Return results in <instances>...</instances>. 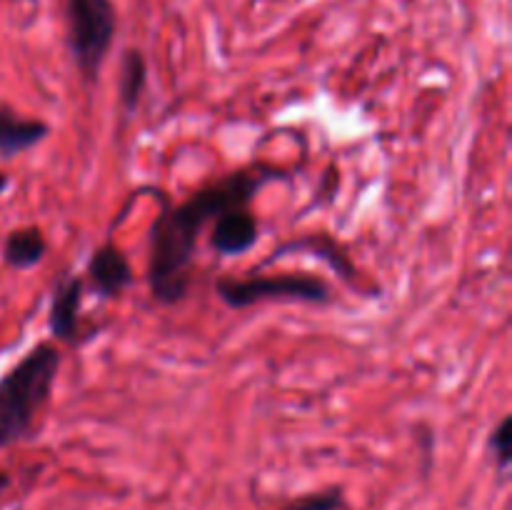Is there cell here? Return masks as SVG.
<instances>
[{"mask_svg": "<svg viewBox=\"0 0 512 510\" xmlns=\"http://www.w3.org/2000/svg\"><path fill=\"white\" fill-rule=\"evenodd\" d=\"M295 250H308L310 255H318V258L328 260V265L340 275V278L345 280L358 278V275H355L358 270H355V265L350 263L348 253H345L333 238H328V235H303V240H290V243L280 245V248L275 250L273 258H280V255L285 253H295Z\"/></svg>", "mask_w": 512, "mask_h": 510, "instance_id": "9c48e42d", "label": "cell"}, {"mask_svg": "<svg viewBox=\"0 0 512 510\" xmlns=\"http://www.w3.org/2000/svg\"><path fill=\"white\" fill-rule=\"evenodd\" d=\"M48 243H45L40 228H18L8 233L3 245V260L15 270H30L43 260Z\"/></svg>", "mask_w": 512, "mask_h": 510, "instance_id": "30bf717a", "label": "cell"}, {"mask_svg": "<svg viewBox=\"0 0 512 510\" xmlns=\"http://www.w3.org/2000/svg\"><path fill=\"white\" fill-rule=\"evenodd\" d=\"M343 508V493L338 488L323 490V493L305 495V498L293 500L283 510H340Z\"/></svg>", "mask_w": 512, "mask_h": 510, "instance_id": "7c38bea8", "label": "cell"}, {"mask_svg": "<svg viewBox=\"0 0 512 510\" xmlns=\"http://www.w3.org/2000/svg\"><path fill=\"white\" fill-rule=\"evenodd\" d=\"M215 293L228 308L243 310L263 300H298V303H330V288L318 275L283 273L250 275V278H218Z\"/></svg>", "mask_w": 512, "mask_h": 510, "instance_id": "277c9868", "label": "cell"}, {"mask_svg": "<svg viewBox=\"0 0 512 510\" xmlns=\"http://www.w3.org/2000/svg\"><path fill=\"white\" fill-rule=\"evenodd\" d=\"M50 135V125L38 118H23L8 105H0V155L15 158L25 150L35 148Z\"/></svg>", "mask_w": 512, "mask_h": 510, "instance_id": "ba28073f", "label": "cell"}, {"mask_svg": "<svg viewBox=\"0 0 512 510\" xmlns=\"http://www.w3.org/2000/svg\"><path fill=\"white\" fill-rule=\"evenodd\" d=\"M58 370V348L38 343L0 378V448L30 438L40 408L50 400Z\"/></svg>", "mask_w": 512, "mask_h": 510, "instance_id": "7a4b0ae2", "label": "cell"}, {"mask_svg": "<svg viewBox=\"0 0 512 510\" xmlns=\"http://www.w3.org/2000/svg\"><path fill=\"white\" fill-rule=\"evenodd\" d=\"M510 425V415H505L498 423V428L490 433V450H493L495 460H498V465L503 470L510 465Z\"/></svg>", "mask_w": 512, "mask_h": 510, "instance_id": "4fadbf2b", "label": "cell"}, {"mask_svg": "<svg viewBox=\"0 0 512 510\" xmlns=\"http://www.w3.org/2000/svg\"><path fill=\"white\" fill-rule=\"evenodd\" d=\"M85 280L68 275L53 290L50 303V333L63 343H75L80 335V308H83Z\"/></svg>", "mask_w": 512, "mask_h": 510, "instance_id": "52a82bcc", "label": "cell"}, {"mask_svg": "<svg viewBox=\"0 0 512 510\" xmlns=\"http://www.w3.org/2000/svg\"><path fill=\"white\" fill-rule=\"evenodd\" d=\"M285 178L270 165H250L205 185L173 208L160 210L150 228L148 285L158 303L175 305L188 295L195 245L210 220L230 208H248L260 188Z\"/></svg>", "mask_w": 512, "mask_h": 510, "instance_id": "6da1fadb", "label": "cell"}, {"mask_svg": "<svg viewBox=\"0 0 512 510\" xmlns=\"http://www.w3.org/2000/svg\"><path fill=\"white\" fill-rule=\"evenodd\" d=\"M8 185H10V178L5 173H0V193H5V190H8Z\"/></svg>", "mask_w": 512, "mask_h": 510, "instance_id": "5bb4252c", "label": "cell"}, {"mask_svg": "<svg viewBox=\"0 0 512 510\" xmlns=\"http://www.w3.org/2000/svg\"><path fill=\"white\" fill-rule=\"evenodd\" d=\"M258 235V220L253 213H248V208H230L215 218L210 245L225 258H235V255L248 253L258 243Z\"/></svg>", "mask_w": 512, "mask_h": 510, "instance_id": "8992f818", "label": "cell"}, {"mask_svg": "<svg viewBox=\"0 0 512 510\" xmlns=\"http://www.w3.org/2000/svg\"><path fill=\"white\" fill-rule=\"evenodd\" d=\"M88 283L100 298H118L123 290L133 285V268L118 245L105 243L90 255Z\"/></svg>", "mask_w": 512, "mask_h": 510, "instance_id": "5b68a950", "label": "cell"}, {"mask_svg": "<svg viewBox=\"0 0 512 510\" xmlns=\"http://www.w3.org/2000/svg\"><path fill=\"white\" fill-rule=\"evenodd\" d=\"M148 83V65L140 50H125L123 65H120V105L125 113H135Z\"/></svg>", "mask_w": 512, "mask_h": 510, "instance_id": "8fae6325", "label": "cell"}, {"mask_svg": "<svg viewBox=\"0 0 512 510\" xmlns=\"http://www.w3.org/2000/svg\"><path fill=\"white\" fill-rule=\"evenodd\" d=\"M68 43L85 80H98L100 65L113 45L115 18L113 0H68Z\"/></svg>", "mask_w": 512, "mask_h": 510, "instance_id": "3957f363", "label": "cell"}]
</instances>
